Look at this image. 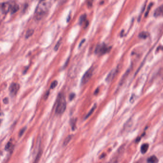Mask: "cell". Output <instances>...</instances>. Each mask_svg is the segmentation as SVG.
<instances>
[{
  "label": "cell",
  "mask_w": 163,
  "mask_h": 163,
  "mask_svg": "<svg viewBox=\"0 0 163 163\" xmlns=\"http://www.w3.org/2000/svg\"><path fill=\"white\" fill-rule=\"evenodd\" d=\"M50 5L45 1H40L35 10V16L37 19H40L47 12Z\"/></svg>",
  "instance_id": "obj_1"
},
{
  "label": "cell",
  "mask_w": 163,
  "mask_h": 163,
  "mask_svg": "<svg viewBox=\"0 0 163 163\" xmlns=\"http://www.w3.org/2000/svg\"><path fill=\"white\" fill-rule=\"evenodd\" d=\"M66 108V102L63 94H60L58 97L55 112L57 114H61L65 112Z\"/></svg>",
  "instance_id": "obj_2"
},
{
  "label": "cell",
  "mask_w": 163,
  "mask_h": 163,
  "mask_svg": "<svg viewBox=\"0 0 163 163\" xmlns=\"http://www.w3.org/2000/svg\"><path fill=\"white\" fill-rule=\"evenodd\" d=\"M111 48L107 47V45L104 44L98 45L95 50V54L102 55L108 53L110 50Z\"/></svg>",
  "instance_id": "obj_3"
},
{
  "label": "cell",
  "mask_w": 163,
  "mask_h": 163,
  "mask_svg": "<svg viewBox=\"0 0 163 163\" xmlns=\"http://www.w3.org/2000/svg\"><path fill=\"white\" fill-rule=\"evenodd\" d=\"M93 69L90 68L85 72L82 79L81 83L82 85L86 84L90 80V79L92 77L93 75Z\"/></svg>",
  "instance_id": "obj_4"
},
{
  "label": "cell",
  "mask_w": 163,
  "mask_h": 163,
  "mask_svg": "<svg viewBox=\"0 0 163 163\" xmlns=\"http://www.w3.org/2000/svg\"><path fill=\"white\" fill-rule=\"evenodd\" d=\"M19 89V85L16 83H13L10 85L9 90L11 94L14 95L16 94Z\"/></svg>",
  "instance_id": "obj_5"
},
{
  "label": "cell",
  "mask_w": 163,
  "mask_h": 163,
  "mask_svg": "<svg viewBox=\"0 0 163 163\" xmlns=\"http://www.w3.org/2000/svg\"><path fill=\"white\" fill-rule=\"evenodd\" d=\"M154 16L156 17L161 16H163V5L156 9L154 11Z\"/></svg>",
  "instance_id": "obj_6"
},
{
  "label": "cell",
  "mask_w": 163,
  "mask_h": 163,
  "mask_svg": "<svg viewBox=\"0 0 163 163\" xmlns=\"http://www.w3.org/2000/svg\"><path fill=\"white\" fill-rule=\"evenodd\" d=\"M158 158L156 156H153L150 157L147 159V162L148 163H158Z\"/></svg>",
  "instance_id": "obj_7"
},
{
  "label": "cell",
  "mask_w": 163,
  "mask_h": 163,
  "mask_svg": "<svg viewBox=\"0 0 163 163\" xmlns=\"http://www.w3.org/2000/svg\"><path fill=\"white\" fill-rule=\"evenodd\" d=\"M148 148H149V144H144L141 147V152L143 154H144L147 151Z\"/></svg>",
  "instance_id": "obj_8"
},
{
  "label": "cell",
  "mask_w": 163,
  "mask_h": 163,
  "mask_svg": "<svg viewBox=\"0 0 163 163\" xmlns=\"http://www.w3.org/2000/svg\"><path fill=\"white\" fill-rule=\"evenodd\" d=\"M19 7L17 4H14V5L10 6V9L11 14H14L19 10Z\"/></svg>",
  "instance_id": "obj_9"
},
{
  "label": "cell",
  "mask_w": 163,
  "mask_h": 163,
  "mask_svg": "<svg viewBox=\"0 0 163 163\" xmlns=\"http://www.w3.org/2000/svg\"><path fill=\"white\" fill-rule=\"evenodd\" d=\"M114 74H115V72H114V71H111L110 73H109L108 75H107V77L106 81L109 82L112 80V79H113V78H114Z\"/></svg>",
  "instance_id": "obj_10"
},
{
  "label": "cell",
  "mask_w": 163,
  "mask_h": 163,
  "mask_svg": "<svg viewBox=\"0 0 163 163\" xmlns=\"http://www.w3.org/2000/svg\"><path fill=\"white\" fill-rule=\"evenodd\" d=\"M2 9H3V11L4 13H7L8 11H9L10 9V6L7 4H4L2 6Z\"/></svg>",
  "instance_id": "obj_11"
},
{
  "label": "cell",
  "mask_w": 163,
  "mask_h": 163,
  "mask_svg": "<svg viewBox=\"0 0 163 163\" xmlns=\"http://www.w3.org/2000/svg\"><path fill=\"white\" fill-rule=\"evenodd\" d=\"M97 108V104H95L94 106L92 107V109H91L90 111H89L88 114H87V116L85 117V119H87V118L89 117L93 114V112H94V111L95 110V108Z\"/></svg>",
  "instance_id": "obj_12"
},
{
  "label": "cell",
  "mask_w": 163,
  "mask_h": 163,
  "mask_svg": "<svg viewBox=\"0 0 163 163\" xmlns=\"http://www.w3.org/2000/svg\"><path fill=\"white\" fill-rule=\"evenodd\" d=\"M72 137H73V136H71V135H70V136H68V137H67L66 138H65V139L64 140V146H66V145L68 144L69 142L71 140Z\"/></svg>",
  "instance_id": "obj_13"
},
{
  "label": "cell",
  "mask_w": 163,
  "mask_h": 163,
  "mask_svg": "<svg viewBox=\"0 0 163 163\" xmlns=\"http://www.w3.org/2000/svg\"><path fill=\"white\" fill-rule=\"evenodd\" d=\"M139 36L141 38H143V39H146L148 36V34L146 33V32H142L139 35Z\"/></svg>",
  "instance_id": "obj_14"
},
{
  "label": "cell",
  "mask_w": 163,
  "mask_h": 163,
  "mask_svg": "<svg viewBox=\"0 0 163 163\" xmlns=\"http://www.w3.org/2000/svg\"><path fill=\"white\" fill-rule=\"evenodd\" d=\"M58 84V82L57 81H54L51 83V84L50 88L51 89H54L56 87L57 85Z\"/></svg>",
  "instance_id": "obj_15"
},
{
  "label": "cell",
  "mask_w": 163,
  "mask_h": 163,
  "mask_svg": "<svg viewBox=\"0 0 163 163\" xmlns=\"http://www.w3.org/2000/svg\"><path fill=\"white\" fill-rule=\"evenodd\" d=\"M61 44V40H60L59 41L57 42L55 46H54V50L55 51H57L59 49V47L60 46Z\"/></svg>",
  "instance_id": "obj_16"
},
{
  "label": "cell",
  "mask_w": 163,
  "mask_h": 163,
  "mask_svg": "<svg viewBox=\"0 0 163 163\" xmlns=\"http://www.w3.org/2000/svg\"><path fill=\"white\" fill-rule=\"evenodd\" d=\"M85 19H86V15L85 14L82 15L81 17L80 18V19H79V23H80V24H82L84 21H85Z\"/></svg>",
  "instance_id": "obj_17"
},
{
  "label": "cell",
  "mask_w": 163,
  "mask_h": 163,
  "mask_svg": "<svg viewBox=\"0 0 163 163\" xmlns=\"http://www.w3.org/2000/svg\"><path fill=\"white\" fill-rule=\"evenodd\" d=\"M152 5H153V4L151 3L149 5V6H148L147 10V11H146V14H145V16L147 17V16L148 15V14H149V12L151 8L152 7Z\"/></svg>",
  "instance_id": "obj_18"
},
{
  "label": "cell",
  "mask_w": 163,
  "mask_h": 163,
  "mask_svg": "<svg viewBox=\"0 0 163 163\" xmlns=\"http://www.w3.org/2000/svg\"><path fill=\"white\" fill-rule=\"evenodd\" d=\"M33 33H34V31H33V30H31L28 31L26 35V37H29L31 36L33 34Z\"/></svg>",
  "instance_id": "obj_19"
},
{
  "label": "cell",
  "mask_w": 163,
  "mask_h": 163,
  "mask_svg": "<svg viewBox=\"0 0 163 163\" xmlns=\"http://www.w3.org/2000/svg\"><path fill=\"white\" fill-rule=\"evenodd\" d=\"M11 144H11V143H8V144H7V146H6V147H5L6 149L10 150L11 149Z\"/></svg>",
  "instance_id": "obj_20"
},
{
  "label": "cell",
  "mask_w": 163,
  "mask_h": 163,
  "mask_svg": "<svg viewBox=\"0 0 163 163\" xmlns=\"http://www.w3.org/2000/svg\"><path fill=\"white\" fill-rule=\"evenodd\" d=\"M74 97H75V94H71L70 95V97H69V99H70V100H72L74 98Z\"/></svg>",
  "instance_id": "obj_21"
},
{
  "label": "cell",
  "mask_w": 163,
  "mask_h": 163,
  "mask_svg": "<svg viewBox=\"0 0 163 163\" xmlns=\"http://www.w3.org/2000/svg\"><path fill=\"white\" fill-rule=\"evenodd\" d=\"M117 161L116 160H112L109 161V162H107V163H117Z\"/></svg>",
  "instance_id": "obj_22"
},
{
  "label": "cell",
  "mask_w": 163,
  "mask_h": 163,
  "mask_svg": "<svg viewBox=\"0 0 163 163\" xmlns=\"http://www.w3.org/2000/svg\"><path fill=\"white\" fill-rule=\"evenodd\" d=\"M84 41L85 40H84L82 41V42H81V43H80V45H79V47L81 46V44H82V43H84Z\"/></svg>",
  "instance_id": "obj_23"
},
{
  "label": "cell",
  "mask_w": 163,
  "mask_h": 163,
  "mask_svg": "<svg viewBox=\"0 0 163 163\" xmlns=\"http://www.w3.org/2000/svg\"><path fill=\"white\" fill-rule=\"evenodd\" d=\"M45 1V0H40V1Z\"/></svg>",
  "instance_id": "obj_24"
}]
</instances>
